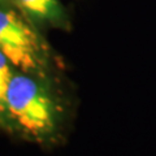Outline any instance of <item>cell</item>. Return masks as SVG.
Segmentation results:
<instances>
[{
    "label": "cell",
    "instance_id": "3957f363",
    "mask_svg": "<svg viewBox=\"0 0 156 156\" xmlns=\"http://www.w3.org/2000/svg\"><path fill=\"white\" fill-rule=\"evenodd\" d=\"M14 3L37 26H69V18L60 0H14Z\"/></svg>",
    "mask_w": 156,
    "mask_h": 156
},
{
    "label": "cell",
    "instance_id": "6da1fadb",
    "mask_svg": "<svg viewBox=\"0 0 156 156\" xmlns=\"http://www.w3.org/2000/svg\"><path fill=\"white\" fill-rule=\"evenodd\" d=\"M11 134L42 146L57 143L65 129L68 107L50 76L14 70L7 90Z\"/></svg>",
    "mask_w": 156,
    "mask_h": 156
},
{
    "label": "cell",
    "instance_id": "277c9868",
    "mask_svg": "<svg viewBox=\"0 0 156 156\" xmlns=\"http://www.w3.org/2000/svg\"><path fill=\"white\" fill-rule=\"evenodd\" d=\"M14 70L16 68L0 52V129L8 134H11V121L7 111V90Z\"/></svg>",
    "mask_w": 156,
    "mask_h": 156
},
{
    "label": "cell",
    "instance_id": "7a4b0ae2",
    "mask_svg": "<svg viewBox=\"0 0 156 156\" xmlns=\"http://www.w3.org/2000/svg\"><path fill=\"white\" fill-rule=\"evenodd\" d=\"M0 52L17 70L50 76L51 51L14 0H0Z\"/></svg>",
    "mask_w": 156,
    "mask_h": 156
}]
</instances>
